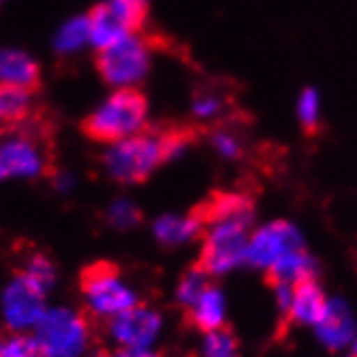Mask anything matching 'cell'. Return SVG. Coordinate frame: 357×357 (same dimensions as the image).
<instances>
[{"label": "cell", "instance_id": "d6a6232c", "mask_svg": "<svg viewBox=\"0 0 357 357\" xmlns=\"http://www.w3.org/2000/svg\"><path fill=\"white\" fill-rule=\"evenodd\" d=\"M0 3H3V0H0Z\"/></svg>", "mask_w": 357, "mask_h": 357}, {"label": "cell", "instance_id": "6da1fadb", "mask_svg": "<svg viewBox=\"0 0 357 357\" xmlns=\"http://www.w3.org/2000/svg\"><path fill=\"white\" fill-rule=\"evenodd\" d=\"M202 248L198 265L213 280L245 267V250L257 220V205L245 194H222L202 213Z\"/></svg>", "mask_w": 357, "mask_h": 357}, {"label": "cell", "instance_id": "9c48e42d", "mask_svg": "<svg viewBox=\"0 0 357 357\" xmlns=\"http://www.w3.org/2000/svg\"><path fill=\"white\" fill-rule=\"evenodd\" d=\"M317 342L329 355H344L357 334V312L347 297H331L321 321L312 327Z\"/></svg>", "mask_w": 357, "mask_h": 357}, {"label": "cell", "instance_id": "1f68e13d", "mask_svg": "<svg viewBox=\"0 0 357 357\" xmlns=\"http://www.w3.org/2000/svg\"><path fill=\"white\" fill-rule=\"evenodd\" d=\"M327 357H336V355H327Z\"/></svg>", "mask_w": 357, "mask_h": 357}, {"label": "cell", "instance_id": "d6986e66", "mask_svg": "<svg viewBox=\"0 0 357 357\" xmlns=\"http://www.w3.org/2000/svg\"><path fill=\"white\" fill-rule=\"evenodd\" d=\"M295 119L305 134H317L323 125V93L314 84H305L295 97Z\"/></svg>", "mask_w": 357, "mask_h": 357}, {"label": "cell", "instance_id": "5bb4252c", "mask_svg": "<svg viewBox=\"0 0 357 357\" xmlns=\"http://www.w3.org/2000/svg\"><path fill=\"white\" fill-rule=\"evenodd\" d=\"M185 312L190 317V323L200 334H209V331H218L226 327L228 312H231V301H228V295L220 284L211 282L209 289Z\"/></svg>", "mask_w": 357, "mask_h": 357}, {"label": "cell", "instance_id": "30bf717a", "mask_svg": "<svg viewBox=\"0 0 357 357\" xmlns=\"http://www.w3.org/2000/svg\"><path fill=\"white\" fill-rule=\"evenodd\" d=\"M164 329V317L146 303L110 319V334L123 349H151Z\"/></svg>", "mask_w": 357, "mask_h": 357}, {"label": "cell", "instance_id": "7a4b0ae2", "mask_svg": "<svg viewBox=\"0 0 357 357\" xmlns=\"http://www.w3.org/2000/svg\"><path fill=\"white\" fill-rule=\"evenodd\" d=\"M149 99L136 86H123L114 91L95 112H91L80 130L95 142L116 144L142 132L149 125Z\"/></svg>", "mask_w": 357, "mask_h": 357}, {"label": "cell", "instance_id": "44dd1931", "mask_svg": "<svg viewBox=\"0 0 357 357\" xmlns=\"http://www.w3.org/2000/svg\"><path fill=\"white\" fill-rule=\"evenodd\" d=\"M213 282V278L202 269L198 263L192 265L181 278H178L176 289H174V299L181 305L183 310H190L196 303V299L209 289V284Z\"/></svg>", "mask_w": 357, "mask_h": 357}, {"label": "cell", "instance_id": "8992f818", "mask_svg": "<svg viewBox=\"0 0 357 357\" xmlns=\"http://www.w3.org/2000/svg\"><path fill=\"white\" fill-rule=\"evenodd\" d=\"M301 248H308V241L295 222L287 218L259 222L248 241L245 267L259 273H269L280 259Z\"/></svg>", "mask_w": 357, "mask_h": 357}, {"label": "cell", "instance_id": "4dcf8cb0", "mask_svg": "<svg viewBox=\"0 0 357 357\" xmlns=\"http://www.w3.org/2000/svg\"><path fill=\"white\" fill-rule=\"evenodd\" d=\"M344 355H347V357H357V334H355V338H353V342H351V347L347 349Z\"/></svg>", "mask_w": 357, "mask_h": 357}, {"label": "cell", "instance_id": "8fae6325", "mask_svg": "<svg viewBox=\"0 0 357 357\" xmlns=\"http://www.w3.org/2000/svg\"><path fill=\"white\" fill-rule=\"evenodd\" d=\"M45 293L37 289L22 271L11 280L3 295V314L11 329H26L45 314Z\"/></svg>", "mask_w": 357, "mask_h": 357}, {"label": "cell", "instance_id": "2e32d148", "mask_svg": "<svg viewBox=\"0 0 357 357\" xmlns=\"http://www.w3.org/2000/svg\"><path fill=\"white\" fill-rule=\"evenodd\" d=\"M267 275L271 278V282H284L297 287L301 282L319 278V261L308 248H301L280 259Z\"/></svg>", "mask_w": 357, "mask_h": 357}, {"label": "cell", "instance_id": "277c9868", "mask_svg": "<svg viewBox=\"0 0 357 357\" xmlns=\"http://www.w3.org/2000/svg\"><path fill=\"white\" fill-rule=\"evenodd\" d=\"M153 45L146 35H127L121 41L99 47L95 52V69L99 78L112 86H138L151 71Z\"/></svg>", "mask_w": 357, "mask_h": 357}, {"label": "cell", "instance_id": "5b68a950", "mask_svg": "<svg viewBox=\"0 0 357 357\" xmlns=\"http://www.w3.org/2000/svg\"><path fill=\"white\" fill-rule=\"evenodd\" d=\"M80 287L93 314L104 319L123 314L140 303L138 295L121 280L119 267L108 261H97L84 267Z\"/></svg>", "mask_w": 357, "mask_h": 357}, {"label": "cell", "instance_id": "7c38bea8", "mask_svg": "<svg viewBox=\"0 0 357 357\" xmlns=\"http://www.w3.org/2000/svg\"><path fill=\"white\" fill-rule=\"evenodd\" d=\"M327 301H329V295L319 282V278L301 282L293 289V301H291L287 321L295 327L312 331V327L321 321L327 308Z\"/></svg>", "mask_w": 357, "mask_h": 357}, {"label": "cell", "instance_id": "ac0fdd59", "mask_svg": "<svg viewBox=\"0 0 357 357\" xmlns=\"http://www.w3.org/2000/svg\"><path fill=\"white\" fill-rule=\"evenodd\" d=\"M86 20H89V39L97 45V50L108 47L130 35L123 29V24L116 17L110 3H97L95 7H91Z\"/></svg>", "mask_w": 357, "mask_h": 357}, {"label": "cell", "instance_id": "7402d4cb", "mask_svg": "<svg viewBox=\"0 0 357 357\" xmlns=\"http://www.w3.org/2000/svg\"><path fill=\"white\" fill-rule=\"evenodd\" d=\"M209 146L222 162H237L243 158V138L228 125H213L207 134Z\"/></svg>", "mask_w": 357, "mask_h": 357}, {"label": "cell", "instance_id": "ba28073f", "mask_svg": "<svg viewBox=\"0 0 357 357\" xmlns=\"http://www.w3.org/2000/svg\"><path fill=\"white\" fill-rule=\"evenodd\" d=\"M45 134L41 123H33L20 136L0 142V181L11 176H39L50 172L47 153L41 146V136Z\"/></svg>", "mask_w": 357, "mask_h": 357}, {"label": "cell", "instance_id": "603a6c76", "mask_svg": "<svg viewBox=\"0 0 357 357\" xmlns=\"http://www.w3.org/2000/svg\"><path fill=\"white\" fill-rule=\"evenodd\" d=\"M110 5L127 33L138 35L144 31L151 13V0H110Z\"/></svg>", "mask_w": 357, "mask_h": 357}, {"label": "cell", "instance_id": "9a60e30c", "mask_svg": "<svg viewBox=\"0 0 357 357\" xmlns=\"http://www.w3.org/2000/svg\"><path fill=\"white\" fill-rule=\"evenodd\" d=\"M0 82L17 84L33 95L43 86L39 65L20 50H0Z\"/></svg>", "mask_w": 357, "mask_h": 357}, {"label": "cell", "instance_id": "f546056e", "mask_svg": "<svg viewBox=\"0 0 357 357\" xmlns=\"http://www.w3.org/2000/svg\"><path fill=\"white\" fill-rule=\"evenodd\" d=\"M106 357H160L155 351L151 349H116L114 353L106 355Z\"/></svg>", "mask_w": 357, "mask_h": 357}, {"label": "cell", "instance_id": "f1b7e54d", "mask_svg": "<svg viewBox=\"0 0 357 357\" xmlns=\"http://www.w3.org/2000/svg\"><path fill=\"white\" fill-rule=\"evenodd\" d=\"M293 289L291 284L284 282H273L271 287V299H273V308L278 310V314H282L287 319L289 308H291V301H293Z\"/></svg>", "mask_w": 357, "mask_h": 357}, {"label": "cell", "instance_id": "3957f363", "mask_svg": "<svg viewBox=\"0 0 357 357\" xmlns=\"http://www.w3.org/2000/svg\"><path fill=\"white\" fill-rule=\"evenodd\" d=\"M166 164V127L146 125L142 132L125 138L104 155V166L119 183H144Z\"/></svg>", "mask_w": 357, "mask_h": 357}, {"label": "cell", "instance_id": "cb8c5ba5", "mask_svg": "<svg viewBox=\"0 0 357 357\" xmlns=\"http://www.w3.org/2000/svg\"><path fill=\"white\" fill-rule=\"evenodd\" d=\"M198 355L200 357H241V349L233 331H228L224 327L218 331H209V334H202Z\"/></svg>", "mask_w": 357, "mask_h": 357}, {"label": "cell", "instance_id": "4fadbf2b", "mask_svg": "<svg viewBox=\"0 0 357 357\" xmlns=\"http://www.w3.org/2000/svg\"><path fill=\"white\" fill-rule=\"evenodd\" d=\"M202 220L200 211L192 213H164L153 222V237L166 248H183L202 237Z\"/></svg>", "mask_w": 357, "mask_h": 357}, {"label": "cell", "instance_id": "83f0119b", "mask_svg": "<svg viewBox=\"0 0 357 357\" xmlns=\"http://www.w3.org/2000/svg\"><path fill=\"white\" fill-rule=\"evenodd\" d=\"M140 220H142V213L132 200H116L110 209V222L116 228H132Z\"/></svg>", "mask_w": 357, "mask_h": 357}, {"label": "cell", "instance_id": "4316f807", "mask_svg": "<svg viewBox=\"0 0 357 357\" xmlns=\"http://www.w3.org/2000/svg\"><path fill=\"white\" fill-rule=\"evenodd\" d=\"M0 357H43L35 338L13 334L0 340Z\"/></svg>", "mask_w": 357, "mask_h": 357}, {"label": "cell", "instance_id": "52a82bcc", "mask_svg": "<svg viewBox=\"0 0 357 357\" xmlns=\"http://www.w3.org/2000/svg\"><path fill=\"white\" fill-rule=\"evenodd\" d=\"M35 340L43 357H80L91 340L89 321L65 308L45 310L35 325Z\"/></svg>", "mask_w": 357, "mask_h": 357}, {"label": "cell", "instance_id": "d4e9b609", "mask_svg": "<svg viewBox=\"0 0 357 357\" xmlns=\"http://www.w3.org/2000/svg\"><path fill=\"white\" fill-rule=\"evenodd\" d=\"M89 39V20L86 17H73L59 31L54 47L59 54H71L80 50Z\"/></svg>", "mask_w": 357, "mask_h": 357}, {"label": "cell", "instance_id": "484cf974", "mask_svg": "<svg viewBox=\"0 0 357 357\" xmlns=\"http://www.w3.org/2000/svg\"><path fill=\"white\" fill-rule=\"evenodd\" d=\"M22 273L26 275L31 282L37 289H41L43 293H47L54 284V267L43 257V254H33V257L29 259V263H26V267L22 269Z\"/></svg>", "mask_w": 357, "mask_h": 357}, {"label": "cell", "instance_id": "ffe728a7", "mask_svg": "<svg viewBox=\"0 0 357 357\" xmlns=\"http://www.w3.org/2000/svg\"><path fill=\"white\" fill-rule=\"evenodd\" d=\"M228 110V99L215 89H198L190 101V114L200 125H218Z\"/></svg>", "mask_w": 357, "mask_h": 357}, {"label": "cell", "instance_id": "e0dca14e", "mask_svg": "<svg viewBox=\"0 0 357 357\" xmlns=\"http://www.w3.org/2000/svg\"><path fill=\"white\" fill-rule=\"evenodd\" d=\"M31 97L33 93H29L26 89L0 82V127H3V132H15L20 125L31 119Z\"/></svg>", "mask_w": 357, "mask_h": 357}]
</instances>
